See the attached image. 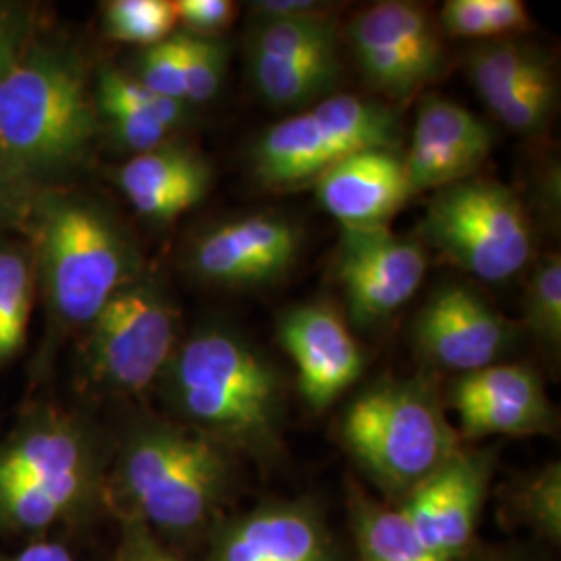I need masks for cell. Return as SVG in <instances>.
Here are the masks:
<instances>
[{
	"mask_svg": "<svg viewBox=\"0 0 561 561\" xmlns=\"http://www.w3.org/2000/svg\"><path fill=\"white\" fill-rule=\"evenodd\" d=\"M113 561H181L159 537L138 520H123Z\"/></svg>",
	"mask_w": 561,
	"mask_h": 561,
	"instance_id": "836d02e7",
	"label": "cell"
},
{
	"mask_svg": "<svg viewBox=\"0 0 561 561\" xmlns=\"http://www.w3.org/2000/svg\"><path fill=\"white\" fill-rule=\"evenodd\" d=\"M524 317L537 340L547 347L561 343V261L558 254L545 256L528 275L524 291Z\"/></svg>",
	"mask_w": 561,
	"mask_h": 561,
	"instance_id": "83f0119b",
	"label": "cell"
},
{
	"mask_svg": "<svg viewBox=\"0 0 561 561\" xmlns=\"http://www.w3.org/2000/svg\"><path fill=\"white\" fill-rule=\"evenodd\" d=\"M185 44L183 34L152 44L144 50L136 80L154 94L185 102ZM187 104V102H185Z\"/></svg>",
	"mask_w": 561,
	"mask_h": 561,
	"instance_id": "1f68e13d",
	"label": "cell"
},
{
	"mask_svg": "<svg viewBox=\"0 0 561 561\" xmlns=\"http://www.w3.org/2000/svg\"><path fill=\"white\" fill-rule=\"evenodd\" d=\"M178 23L169 0H113L104 13V27L113 41L152 46L171 38Z\"/></svg>",
	"mask_w": 561,
	"mask_h": 561,
	"instance_id": "4316f807",
	"label": "cell"
},
{
	"mask_svg": "<svg viewBox=\"0 0 561 561\" xmlns=\"http://www.w3.org/2000/svg\"><path fill=\"white\" fill-rule=\"evenodd\" d=\"M32 304V271L18 250L0 248V362L11 360L25 341Z\"/></svg>",
	"mask_w": 561,
	"mask_h": 561,
	"instance_id": "484cf974",
	"label": "cell"
},
{
	"mask_svg": "<svg viewBox=\"0 0 561 561\" xmlns=\"http://www.w3.org/2000/svg\"><path fill=\"white\" fill-rule=\"evenodd\" d=\"M522 522L537 528L551 541H560L561 535V470L560 463H551L518 491L516 507Z\"/></svg>",
	"mask_w": 561,
	"mask_h": 561,
	"instance_id": "4dcf8cb0",
	"label": "cell"
},
{
	"mask_svg": "<svg viewBox=\"0 0 561 561\" xmlns=\"http://www.w3.org/2000/svg\"><path fill=\"white\" fill-rule=\"evenodd\" d=\"M36 241L46 296L65 324L88 327L134 280V252L96 206L48 202L36 222Z\"/></svg>",
	"mask_w": 561,
	"mask_h": 561,
	"instance_id": "5b68a950",
	"label": "cell"
},
{
	"mask_svg": "<svg viewBox=\"0 0 561 561\" xmlns=\"http://www.w3.org/2000/svg\"><path fill=\"white\" fill-rule=\"evenodd\" d=\"M256 90L273 106H306L341 78L335 23L324 13L262 18L250 44Z\"/></svg>",
	"mask_w": 561,
	"mask_h": 561,
	"instance_id": "30bf717a",
	"label": "cell"
},
{
	"mask_svg": "<svg viewBox=\"0 0 561 561\" xmlns=\"http://www.w3.org/2000/svg\"><path fill=\"white\" fill-rule=\"evenodd\" d=\"M426 254L419 243L385 227H341L337 275L350 319L373 327L391 319L414 298L424 275Z\"/></svg>",
	"mask_w": 561,
	"mask_h": 561,
	"instance_id": "8fae6325",
	"label": "cell"
},
{
	"mask_svg": "<svg viewBox=\"0 0 561 561\" xmlns=\"http://www.w3.org/2000/svg\"><path fill=\"white\" fill-rule=\"evenodd\" d=\"M96 447L80 422L42 412L0 445V533L38 535L102 495Z\"/></svg>",
	"mask_w": 561,
	"mask_h": 561,
	"instance_id": "3957f363",
	"label": "cell"
},
{
	"mask_svg": "<svg viewBox=\"0 0 561 561\" xmlns=\"http://www.w3.org/2000/svg\"><path fill=\"white\" fill-rule=\"evenodd\" d=\"M99 108L106 119L159 121L173 131L185 119L187 104L154 94L144 83L115 69L99 76Z\"/></svg>",
	"mask_w": 561,
	"mask_h": 561,
	"instance_id": "d4e9b609",
	"label": "cell"
},
{
	"mask_svg": "<svg viewBox=\"0 0 561 561\" xmlns=\"http://www.w3.org/2000/svg\"><path fill=\"white\" fill-rule=\"evenodd\" d=\"M231 451L194 426L150 422L121 449L108 497L121 520H138L169 539L210 528L229 500Z\"/></svg>",
	"mask_w": 561,
	"mask_h": 561,
	"instance_id": "7a4b0ae2",
	"label": "cell"
},
{
	"mask_svg": "<svg viewBox=\"0 0 561 561\" xmlns=\"http://www.w3.org/2000/svg\"><path fill=\"white\" fill-rule=\"evenodd\" d=\"M178 350V312L150 280H131L88 324L83 377L115 396H140L162 379Z\"/></svg>",
	"mask_w": 561,
	"mask_h": 561,
	"instance_id": "9c48e42d",
	"label": "cell"
},
{
	"mask_svg": "<svg viewBox=\"0 0 561 561\" xmlns=\"http://www.w3.org/2000/svg\"><path fill=\"white\" fill-rule=\"evenodd\" d=\"M558 99L556 76L551 65L520 83L493 115L516 134H539L553 115Z\"/></svg>",
	"mask_w": 561,
	"mask_h": 561,
	"instance_id": "f1b7e54d",
	"label": "cell"
},
{
	"mask_svg": "<svg viewBox=\"0 0 561 561\" xmlns=\"http://www.w3.org/2000/svg\"><path fill=\"white\" fill-rule=\"evenodd\" d=\"M279 341L298 373L301 398L324 412L360 379L364 354L340 314L324 304H304L279 321Z\"/></svg>",
	"mask_w": 561,
	"mask_h": 561,
	"instance_id": "2e32d148",
	"label": "cell"
},
{
	"mask_svg": "<svg viewBox=\"0 0 561 561\" xmlns=\"http://www.w3.org/2000/svg\"><path fill=\"white\" fill-rule=\"evenodd\" d=\"M322 208L341 227H385L412 198L396 150H364L337 162L312 183Z\"/></svg>",
	"mask_w": 561,
	"mask_h": 561,
	"instance_id": "d6986e66",
	"label": "cell"
},
{
	"mask_svg": "<svg viewBox=\"0 0 561 561\" xmlns=\"http://www.w3.org/2000/svg\"><path fill=\"white\" fill-rule=\"evenodd\" d=\"M213 169L198 152L161 146L136 154L119 171V185L131 206L152 221H173L206 198Z\"/></svg>",
	"mask_w": 561,
	"mask_h": 561,
	"instance_id": "ffe728a7",
	"label": "cell"
},
{
	"mask_svg": "<svg viewBox=\"0 0 561 561\" xmlns=\"http://www.w3.org/2000/svg\"><path fill=\"white\" fill-rule=\"evenodd\" d=\"M296 222L277 215H250L219 222L194 243L190 264L206 283L256 287L283 277L300 254Z\"/></svg>",
	"mask_w": 561,
	"mask_h": 561,
	"instance_id": "4fadbf2b",
	"label": "cell"
},
{
	"mask_svg": "<svg viewBox=\"0 0 561 561\" xmlns=\"http://www.w3.org/2000/svg\"><path fill=\"white\" fill-rule=\"evenodd\" d=\"M181 419L229 451L273 458L280 447L283 382L256 345L208 327L180 345L164 375Z\"/></svg>",
	"mask_w": 561,
	"mask_h": 561,
	"instance_id": "6da1fadb",
	"label": "cell"
},
{
	"mask_svg": "<svg viewBox=\"0 0 561 561\" xmlns=\"http://www.w3.org/2000/svg\"><path fill=\"white\" fill-rule=\"evenodd\" d=\"M449 400L466 439L542 435L556 428L553 405L539 375L522 364H493L461 375Z\"/></svg>",
	"mask_w": 561,
	"mask_h": 561,
	"instance_id": "5bb4252c",
	"label": "cell"
},
{
	"mask_svg": "<svg viewBox=\"0 0 561 561\" xmlns=\"http://www.w3.org/2000/svg\"><path fill=\"white\" fill-rule=\"evenodd\" d=\"M94 125L80 73L62 60L15 62L0 80V162L18 175L78 159Z\"/></svg>",
	"mask_w": 561,
	"mask_h": 561,
	"instance_id": "8992f818",
	"label": "cell"
},
{
	"mask_svg": "<svg viewBox=\"0 0 561 561\" xmlns=\"http://www.w3.org/2000/svg\"><path fill=\"white\" fill-rule=\"evenodd\" d=\"M185 44V102L202 104L217 96L221 88L229 48L219 38H201L183 34Z\"/></svg>",
	"mask_w": 561,
	"mask_h": 561,
	"instance_id": "f546056e",
	"label": "cell"
},
{
	"mask_svg": "<svg viewBox=\"0 0 561 561\" xmlns=\"http://www.w3.org/2000/svg\"><path fill=\"white\" fill-rule=\"evenodd\" d=\"M350 36L387 42L431 65L445 67V48L437 25L419 4L379 2L352 21Z\"/></svg>",
	"mask_w": 561,
	"mask_h": 561,
	"instance_id": "603a6c76",
	"label": "cell"
},
{
	"mask_svg": "<svg viewBox=\"0 0 561 561\" xmlns=\"http://www.w3.org/2000/svg\"><path fill=\"white\" fill-rule=\"evenodd\" d=\"M545 67L549 59L539 48L505 38L479 44L466 57L468 80L491 113Z\"/></svg>",
	"mask_w": 561,
	"mask_h": 561,
	"instance_id": "7402d4cb",
	"label": "cell"
},
{
	"mask_svg": "<svg viewBox=\"0 0 561 561\" xmlns=\"http://www.w3.org/2000/svg\"><path fill=\"white\" fill-rule=\"evenodd\" d=\"M493 148V134L474 113L443 99L424 102L403 157L412 196L470 180Z\"/></svg>",
	"mask_w": 561,
	"mask_h": 561,
	"instance_id": "ac0fdd59",
	"label": "cell"
},
{
	"mask_svg": "<svg viewBox=\"0 0 561 561\" xmlns=\"http://www.w3.org/2000/svg\"><path fill=\"white\" fill-rule=\"evenodd\" d=\"M206 561H340V556L314 505L273 502L219 524Z\"/></svg>",
	"mask_w": 561,
	"mask_h": 561,
	"instance_id": "e0dca14e",
	"label": "cell"
},
{
	"mask_svg": "<svg viewBox=\"0 0 561 561\" xmlns=\"http://www.w3.org/2000/svg\"><path fill=\"white\" fill-rule=\"evenodd\" d=\"M0 561H76V558L60 542L38 541L23 547L13 556H0Z\"/></svg>",
	"mask_w": 561,
	"mask_h": 561,
	"instance_id": "e575fe53",
	"label": "cell"
},
{
	"mask_svg": "<svg viewBox=\"0 0 561 561\" xmlns=\"http://www.w3.org/2000/svg\"><path fill=\"white\" fill-rule=\"evenodd\" d=\"M175 15L190 36L217 38L236 18V4L231 0H178L173 2Z\"/></svg>",
	"mask_w": 561,
	"mask_h": 561,
	"instance_id": "d6a6232c",
	"label": "cell"
},
{
	"mask_svg": "<svg viewBox=\"0 0 561 561\" xmlns=\"http://www.w3.org/2000/svg\"><path fill=\"white\" fill-rule=\"evenodd\" d=\"M15 30L13 23L0 13V80L18 62L15 60Z\"/></svg>",
	"mask_w": 561,
	"mask_h": 561,
	"instance_id": "8d00e7d4",
	"label": "cell"
},
{
	"mask_svg": "<svg viewBox=\"0 0 561 561\" xmlns=\"http://www.w3.org/2000/svg\"><path fill=\"white\" fill-rule=\"evenodd\" d=\"M421 233L443 256L489 283L512 279L533 256L524 206L495 181L466 180L435 192Z\"/></svg>",
	"mask_w": 561,
	"mask_h": 561,
	"instance_id": "ba28073f",
	"label": "cell"
},
{
	"mask_svg": "<svg viewBox=\"0 0 561 561\" xmlns=\"http://www.w3.org/2000/svg\"><path fill=\"white\" fill-rule=\"evenodd\" d=\"M414 333L426 360L461 375L497 364L512 343L507 319L461 285L426 301Z\"/></svg>",
	"mask_w": 561,
	"mask_h": 561,
	"instance_id": "9a60e30c",
	"label": "cell"
},
{
	"mask_svg": "<svg viewBox=\"0 0 561 561\" xmlns=\"http://www.w3.org/2000/svg\"><path fill=\"white\" fill-rule=\"evenodd\" d=\"M437 396L422 381H385L364 391L341 422V442L393 497H408L461 451Z\"/></svg>",
	"mask_w": 561,
	"mask_h": 561,
	"instance_id": "277c9868",
	"label": "cell"
},
{
	"mask_svg": "<svg viewBox=\"0 0 561 561\" xmlns=\"http://www.w3.org/2000/svg\"><path fill=\"white\" fill-rule=\"evenodd\" d=\"M20 178L15 171L0 162V219H4L11 210L18 208L21 194Z\"/></svg>",
	"mask_w": 561,
	"mask_h": 561,
	"instance_id": "d590c367",
	"label": "cell"
},
{
	"mask_svg": "<svg viewBox=\"0 0 561 561\" xmlns=\"http://www.w3.org/2000/svg\"><path fill=\"white\" fill-rule=\"evenodd\" d=\"M491 481V456L463 451L401 500L431 561H458L474 539Z\"/></svg>",
	"mask_w": 561,
	"mask_h": 561,
	"instance_id": "7c38bea8",
	"label": "cell"
},
{
	"mask_svg": "<svg viewBox=\"0 0 561 561\" xmlns=\"http://www.w3.org/2000/svg\"><path fill=\"white\" fill-rule=\"evenodd\" d=\"M350 514L358 561H431L400 510L350 486Z\"/></svg>",
	"mask_w": 561,
	"mask_h": 561,
	"instance_id": "44dd1931",
	"label": "cell"
},
{
	"mask_svg": "<svg viewBox=\"0 0 561 561\" xmlns=\"http://www.w3.org/2000/svg\"><path fill=\"white\" fill-rule=\"evenodd\" d=\"M398 138L400 119L393 108L333 94L268 127L252 152L254 173L268 187H298L364 150H396Z\"/></svg>",
	"mask_w": 561,
	"mask_h": 561,
	"instance_id": "52a82bcc",
	"label": "cell"
},
{
	"mask_svg": "<svg viewBox=\"0 0 561 561\" xmlns=\"http://www.w3.org/2000/svg\"><path fill=\"white\" fill-rule=\"evenodd\" d=\"M442 23L451 36L470 41H502L533 25L520 0H449L443 7Z\"/></svg>",
	"mask_w": 561,
	"mask_h": 561,
	"instance_id": "cb8c5ba5",
	"label": "cell"
}]
</instances>
